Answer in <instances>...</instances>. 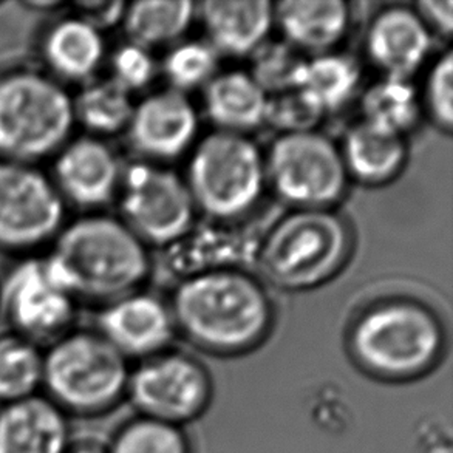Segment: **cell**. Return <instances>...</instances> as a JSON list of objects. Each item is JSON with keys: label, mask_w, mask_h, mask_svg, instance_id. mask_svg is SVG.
Masks as SVG:
<instances>
[{"label": "cell", "mask_w": 453, "mask_h": 453, "mask_svg": "<svg viewBox=\"0 0 453 453\" xmlns=\"http://www.w3.org/2000/svg\"><path fill=\"white\" fill-rule=\"evenodd\" d=\"M134 107L130 93L111 78L88 81L73 96L74 123L95 138L113 135L127 129Z\"/></svg>", "instance_id": "obj_25"}, {"label": "cell", "mask_w": 453, "mask_h": 453, "mask_svg": "<svg viewBox=\"0 0 453 453\" xmlns=\"http://www.w3.org/2000/svg\"><path fill=\"white\" fill-rule=\"evenodd\" d=\"M67 204L37 165L0 159V251L27 254L51 245Z\"/></svg>", "instance_id": "obj_8"}, {"label": "cell", "mask_w": 453, "mask_h": 453, "mask_svg": "<svg viewBox=\"0 0 453 453\" xmlns=\"http://www.w3.org/2000/svg\"><path fill=\"white\" fill-rule=\"evenodd\" d=\"M274 19L295 49L325 51L345 35L349 10L341 0H287L274 6Z\"/></svg>", "instance_id": "obj_21"}, {"label": "cell", "mask_w": 453, "mask_h": 453, "mask_svg": "<svg viewBox=\"0 0 453 453\" xmlns=\"http://www.w3.org/2000/svg\"><path fill=\"white\" fill-rule=\"evenodd\" d=\"M107 448L109 453H190L183 427L142 417L123 424Z\"/></svg>", "instance_id": "obj_29"}, {"label": "cell", "mask_w": 453, "mask_h": 453, "mask_svg": "<svg viewBox=\"0 0 453 453\" xmlns=\"http://www.w3.org/2000/svg\"><path fill=\"white\" fill-rule=\"evenodd\" d=\"M268 223H214L190 225L189 229L172 242L165 254L167 270L184 279L215 271H235L239 266L256 265L258 248Z\"/></svg>", "instance_id": "obj_13"}, {"label": "cell", "mask_w": 453, "mask_h": 453, "mask_svg": "<svg viewBox=\"0 0 453 453\" xmlns=\"http://www.w3.org/2000/svg\"><path fill=\"white\" fill-rule=\"evenodd\" d=\"M111 80L126 92L142 90L155 76V61L148 49L135 43H124L111 58Z\"/></svg>", "instance_id": "obj_33"}, {"label": "cell", "mask_w": 453, "mask_h": 453, "mask_svg": "<svg viewBox=\"0 0 453 453\" xmlns=\"http://www.w3.org/2000/svg\"><path fill=\"white\" fill-rule=\"evenodd\" d=\"M172 318L184 336L214 355H240L264 341L271 322L270 297L240 271H215L180 283Z\"/></svg>", "instance_id": "obj_2"}, {"label": "cell", "mask_w": 453, "mask_h": 453, "mask_svg": "<svg viewBox=\"0 0 453 453\" xmlns=\"http://www.w3.org/2000/svg\"><path fill=\"white\" fill-rule=\"evenodd\" d=\"M268 95L251 76L231 72L215 76L204 92V107L212 123L223 132L239 134L265 121Z\"/></svg>", "instance_id": "obj_22"}, {"label": "cell", "mask_w": 453, "mask_h": 453, "mask_svg": "<svg viewBox=\"0 0 453 453\" xmlns=\"http://www.w3.org/2000/svg\"><path fill=\"white\" fill-rule=\"evenodd\" d=\"M444 349L441 322L418 302L387 301L368 308L349 333L357 367L376 380L409 382L429 373Z\"/></svg>", "instance_id": "obj_3"}, {"label": "cell", "mask_w": 453, "mask_h": 453, "mask_svg": "<svg viewBox=\"0 0 453 453\" xmlns=\"http://www.w3.org/2000/svg\"><path fill=\"white\" fill-rule=\"evenodd\" d=\"M368 55L390 78L407 80L427 58L429 28L418 12L393 6L380 12L368 28Z\"/></svg>", "instance_id": "obj_19"}, {"label": "cell", "mask_w": 453, "mask_h": 453, "mask_svg": "<svg viewBox=\"0 0 453 453\" xmlns=\"http://www.w3.org/2000/svg\"><path fill=\"white\" fill-rule=\"evenodd\" d=\"M51 161L50 180L67 206L93 211L111 202L119 189V161L101 138H72Z\"/></svg>", "instance_id": "obj_14"}, {"label": "cell", "mask_w": 453, "mask_h": 453, "mask_svg": "<svg viewBox=\"0 0 453 453\" xmlns=\"http://www.w3.org/2000/svg\"><path fill=\"white\" fill-rule=\"evenodd\" d=\"M265 173L283 202L324 209L339 200L347 184L342 153L316 132L282 135L271 148Z\"/></svg>", "instance_id": "obj_10"}, {"label": "cell", "mask_w": 453, "mask_h": 453, "mask_svg": "<svg viewBox=\"0 0 453 453\" xmlns=\"http://www.w3.org/2000/svg\"><path fill=\"white\" fill-rule=\"evenodd\" d=\"M198 129L196 109L184 93H155L134 107L130 118L132 146L150 158H175L189 148Z\"/></svg>", "instance_id": "obj_16"}, {"label": "cell", "mask_w": 453, "mask_h": 453, "mask_svg": "<svg viewBox=\"0 0 453 453\" xmlns=\"http://www.w3.org/2000/svg\"><path fill=\"white\" fill-rule=\"evenodd\" d=\"M342 159L347 172L361 181L382 183L404 165L405 144L403 136L362 121L345 136Z\"/></svg>", "instance_id": "obj_23"}, {"label": "cell", "mask_w": 453, "mask_h": 453, "mask_svg": "<svg viewBox=\"0 0 453 453\" xmlns=\"http://www.w3.org/2000/svg\"><path fill=\"white\" fill-rule=\"evenodd\" d=\"M219 53L209 42H184L165 56L163 70L172 90L183 93L208 86L214 80Z\"/></svg>", "instance_id": "obj_31"}, {"label": "cell", "mask_w": 453, "mask_h": 453, "mask_svg": "<svg viewBox=\"0 0 453 453\" xmlns=\"http://www.w3.org/2000/svg\"><path fill=\"white\" fill-rule=\"evenodd\" d=\"M129 361L95 330L70 331L43 349L42 395L68 418L113 411L127 392Z\"/></svg>", "instance_id": "obj_5"}, {"label": "cell", "mask_w": 453, "mask_h": 453, "mask_svg": "<svg viewBox=\"0 0 453 453\" xmlns=\"http://www.w3.org/2000/svg\"><path fill=\"white\" fill-rule=\"evenodd\" d=\"M426 101L436 124L441 126L442 129H452L453 56L450 51H446L430 70L426 87Z\"/></svg>", "instance_id": "obj_34"}, {"label": "cell", "mask_w": 453, "mask_h": 453, "mask_svg": "<svg viewBox=\"0 0 453 453\" xmlns=\"http://www.w3.org/2000/svg\"><path fill=\"white\" fill-rule=\"evenodd\" d=\"M194 4L189 0H140L126 6L124 31L142 49L171 42L189 28Z\"/></svg>", "instance_id": "obj_24"}, {"label": "cell", "mask_w": 453, "mask_h": 453, "mask_svg": "<svg viewBox=\"0 0 453 453\" xmlns=\"http://www.w3.org/2000/svg\"><path fill=\"white\" fill-rule=\"evenodd\" d=\"M361 81L359 64L347 55L324 53L306 61L301 84L324 111L341 109L353 98Z\"/></svg>", "instance_id": "obj_27"}, {"label": "cell", "mask_w": 453, "mask_h": 453, "mask_svg": "<svg viewBox=\"0 0 453 453\" xmlns=\"http://www.w3.org/2000/svg\"><path fill=\"white\" fill-rule=\"evenodd\" d=\"M39 55L43 72L64 86L86 84L104 62V36L84 19L68 12L43 28Z\"/></svg>", "instance_id": "obj_17"}, {"label": "cell", "mask_w": 453, "mask_h": 453, "mask_svg": "<svg viewBox=\"0 0 453 453\" xmlns=\"http://www.w3.org/2000/svg\"><path fill=\"white\" fill-rule=\"evenodd\" d=\"M265 177L257 146L221 130L204 138L192 155L188 189L212 219L233 220L256 204Z\"/></svg>", "instance_id": "obj_7"}, {"label": "cell", "mask_w": 453, "mask_h": 453, "mask_svg": "<svg viewBox=\"0 0 453 453\" xmlns=\"http://www.w3.org/2000/svg\"><path fill=\"white\" fill-rule=\"evenodd\" d=\"M324 113L303 88L296 87L268 96L264 123L270 124L274 129L282 130L283 135L305 134L312 132Z\"/></svg>", "instance_id": "obj_32"}, {"label": "cell", "mask_w": 453, "mask_h": 453, "mask_svg": "<svg viewBox=\"0 0 453 453\" xmlns=\"http://www.w3.org/2000/svg\"><path fill=\"white\" fill-rule=\"evenodd\" d=\"M73 438L72 418L42 393L0 405V453H65Z\"/></svg>", "instance_id": "obj_18"}, {"label": "cell", "mask_w": 453, "mask_h": 453, "mask_svg": "<svg viewBox=\"0 0 453 453\" xmlns=\"http://www.w3.org/2000/svg\"><path fill=\"white\" fill-rule=\"evenodd\" d=\"M126 398L138 417L183 427L208 411L212 380L192 356L165 351L130 368Z\"/></svg>", "instance_id": "obj_9"}, {"label": "cell", "mask_w": 453, "mask_h": 453, "mask_svg": "<svg viewBox=\"0 0 453 453\" xmlns=\"http://www.w3.org/2000/svg\"><path fill=\"white\" fill-rule=\"evenodd\" d=\"M306 61L288 42H264L252 51V80L266 95L291 90L301 84Z\"/></svg>", "instance_id": "obj_30"}, {"label": "cell", "mask_w": 453, "mask_h": 453, "mask_svg": "<svg viewBox=\"0 0 453 453\" xmlns=\"http://www.w3.org/2000/svg\"><path fill=\"white\" fill-rule=\"evenodd\" d=\"M0 310L8 330L43 349L74 330L78 314L76 299L50 280L41 257L24 258L8 271Z\"/></svg>", "instance_id": "obj_11"}, {"label": "cell", "mask_w": 453, "mask_h": 453, "mask_svg": "<svg viewBox=\"0 0 453 453\" xmlns=\"http://www.w3.org/2000/svg\"><path fill=\"white\" fill-rule=\"evenodd\" d=\"M126 6L127 4L119 0H84L74 4L73 12L93 25L95 28L104 31L123 22Z\"/></svg>", "instance_id": "obj_35"}, {"label": "cell", "mask_w": 453, "mask_h": 453, "mask_svg": "<svg viewBox=\"0 0 453 453\" xmlns=\"http://www.w3.org/2000/svg\"><path fill=\"white\" fill-rule=\"evenodd\" d=\"M418 16L423 19L427 28H434L440 35L450 36L453 28L452 0H424L418 4Z\"/></svg>", "instance_id": "obj_36"}, {"label": "cell", "mask_w": 453, "mask_h": 453, "mask_svg": "<svg viewBox=\"0 0 453 453\" xmlns=\"http://www.w3.org/2000/svg\"><path fill=\"white\" fill-rule=\"evenodd\" d=\"M349 245V227L341 217L325 209H301L271 225L256 266L280 288H311L342 266Z\"/></svg>", "instance_id": "obj_6"}, {"label": "cell", "mask_w": 453, "mask_h": 453, "mask_svg": "<svg viewBox=\"0 0 453 453\" xmlns=\"http://www.w3.org/2000/svg\"><path fill=\"white\" fill-rule=\"evenodd\" d=\"M41 258L50 280L76 301H115L130 295L149 273L142 239L107 215L67 221Z\"/></svg>", "instance_id": "obj_1"}, {"label": "cell", "mask_w": 453, "mask_h": 453, "mask_svg": "<svg viewBox=\"0 0 453 453\" xmlns=\"http://www.w3.org/2000/svg\"><path fill=\"white\" fill-rule=\"evenodd\" d=\"M73 95L43 70L0 74V159L37 165L73 138Z\"/></svg>", "instance_id": "obj_4"}, {"label": "cell", "mask_w": 453, "mask_h": 453, "mask_svg": "<svg viewBox=\"0 0 453 453\" xmlns=\"http://www.w3.org/2000/svg\"><path fill=\"white\" fill-rule=\"evenodd\" d=\"M200 16L217 53L243 56L265 42L274 5L266 0H208L200 5Z\"/></svg>", "instance_id": "obj_20"}, {"label": "cell", "mask_w": 453, "mask_h": 453, "mask_svg": "<svg viewBox=\"0 0 453 453\" xmlns=\"http://www.w3.org/2000/svg\"><path fill=\"white\" fill-rule=\"evenodd\" d=\"M127 359L144 361L165 353L175 334L172 312L148 295H126L99 311L96 330Z\"/></svg>", "instance_id": "obj_15"}, {"label": "cell", "mask_w": 453, "mask_h": 453, "mask_svg": "<svg viewBox=\"0 0 453 453\" xmlns=\"http://www.w3.org/2000/svg\"><path fill=\"white\" fill-rule=\"evenodd\" d=\"M65 453H109L107 444L95 438H76Z\"/></svg>", "instance_id": "obj_37"}, {"label": "cell", "mask_w": 453, "mask_h": 453, "mask_svg": "<svg viewBox=\"0 0 453 453\" xmlns=\"http://www.w3.org/2000/svg\"><path fill=\"white\" fill-rule=\"evenodd\" d=\"M121 209L126 225L158 245L180 239L194 220V200L173 172L138 163L121 175Z\"/></svg>", "instance_id": "obj_12"}, {"label": "cell", "mask_w": 453, "mask_h": 453, "mask_svg": "<svg viewBox=\"0 0 453 453\" xmlns=\"http://www.w3.org/2000/svg\"><path fill=\"white\" fill-rule=\"evenodd\" d=\"M362 111L365 123L403 136L419 117L417 92L409 81L387 76L365 92Z\"/></svg>", "instance_id": "obj_28"}, {"label": "cell", "mask_w": 453, "mask_h": 453, "mask_svg": "<svg viewBox=\"0 0 453 453\" xmlns=\"http://www.w3.org/2000/svg\"><path fill=\"white\" fill-rule=\"evenodd\" d=\"M43 349L12 331L0 333V405L42 393Z\"/></svg>", "instance_id": "obj_26"}]
</instances>
